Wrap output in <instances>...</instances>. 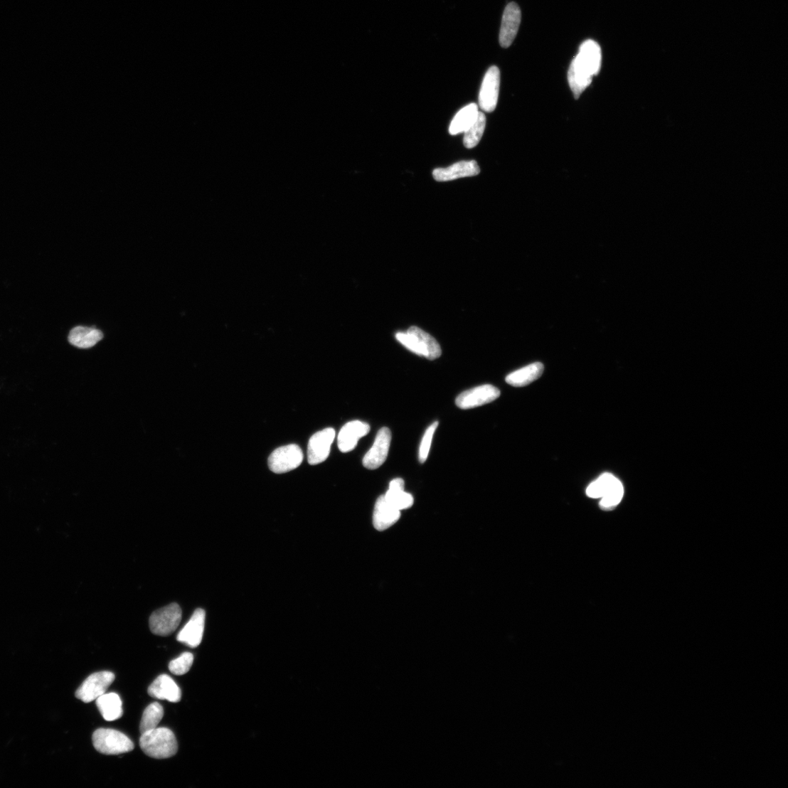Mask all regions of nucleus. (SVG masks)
<instances>
[{"instance_id": "423d86ee", "label": "nucleus", "mask_w": 788, "mask_h": 788, "mask_svg": "<svg viewBox=\"0 0 788 788\" xmlns=\"http://www.w3.org/2000/svg\"><path fill=\"white\" fill-rule=\"evenodd\" d=\"M301 447L294 444L277 448L270 455L268 464L272 472L282 474L298 468L303 462Z\"/></svg>"}, {"instance_id": "20e7f679", "label": "nucleus", "mask_w": 788, "mask_h": 788, "mask_svg": "<svg viewBox=\"0 0 788 788\" xmlns=\"http://www.w3.org/2000/svg\"><path fill=\"white\" fill-rule=\"evenodd\" d=\"M92 742L99 752L107 755L129 752L134 748L129 738L114 729H97L93 734Z\"/></svg>"}, {"instance_id": "f03ea898", "label": "nucleus", "mask_w": 788, "mask_h": 788, "mask_svg": "<svg viewBox=\"0 0 788 788\" xmlns=\"http://www.w3.org/2000/svg\"><path fill=\"white\" fill-rule=\"evenodd\" d=\"M139 745L147 755L156 759L171 757L179 750L174 733L166 728H156L142 735Z\"/></svg>"}, {"instance_id": "1a4fd4ad", "label": "nucleus", "mask_w": 788, "mask_h": 788, "mask_svg": "<svg viewBox=\"0 0 788 788\" xmlns=\"http://www.w3.org/2000/svg\"><path fill=\"white\" fill-rule=\"evenodd\" d=\"M335 435L334 429L327 428L316 433L309 439L307 447V460L309 464L317 465L328 459Z\"/></svg>"}, {"instance_id": "4468645a", "label": "nucleus", "mask_w": 788, "mask_h": 788, "mask_svg": "<svg viewBox=\"0 0 788 788\" xmlns=\"http://www.w3.org/2000/svg\"><path fill=\"white\" fill-rule=\"evenodd\" d=\"M480 173V166L476 161H461L446 168L435 169L433 177L438 182H446L476 176Z\"/></svg>"}, {"instance_id": "0eeeda50", "label": "nucleus", "mask_w": 788, "mask_h": 788, "mask_svg": "<svg viewBox=\"0 0 788 788\" xmlns=\"http://www.w3.org/2000/svg\"><path fill=\"white\" fill-rule=\"evenodd\" d=\"M115 681V674L110 671L94 673L79 687L75 696L83 702L90 703L105 694Z\"/></svg>"}, {"instance_id": "5701e85b", "label": "nucleus", "mask_w": 788, "mask_h": 788, "mask_svg": "<svg viewBox=\"0 0 788 788\" xmlns=\"http://www.w3.org/2000/svg\"><path fill=\"white\" fill-rule=\"evenodd\" d=\"M486 126V117L483 112H479L474 123L464 132V145L471 149L480 143Z\"/></svg>"}, {"instance_id": "2eb2a0df", "label": "nucleus", "mask_w": 788, "mask_h": 788, "mask_svg": "<svg viewBox=\"0 0 788 788\" xmlns=\"http://www.w3.org/2000/svg\"><path fill=\"white\" fill-rule=\"evenodd\" d=\"M371 427L368 424L359 420L348 422L341 430L339 435V447L343 453L351 452L357 445L358 440L368 435Z\"/></svg>"}, {"instance_id": "f8f14e48", "label": "nucleus", "mask_w": 788, "mask_h": 788, "mask_svg": "<svg viewBox=\"0 0 788 788\" xmlns=\"http://www.w3.org/2000/svg\"><path fill=\"white\" fill-rule=\"evenodd\" d=\"M390 442V430L386 427L382 428L378 432L373 447L363 459L364 467L372 470L380 467L388 457Z\"/></svg>"}, {"instance_id": "9b49d317", "label": "nucleus", "mask_w": 788, "mask_h": 788, "mask_svg": "<svg viewBox=\"0 0 788 788\" xmlns=\"http://www.w3.org/2000/svg\"><path fill=\"white\" fill-rule=\"evenodd\" d=\"M521 21V11L519 6L515 3H511L506 6L499 33V43L501 47L506 48L512 45L518 34Z\"/></svg>"}, {"instance_id": "f3484780", "label": "nucleus", "mask_w": 788, "mask_h": 788, "mask_svg": "<svg viewBox=\"0 0 788 788\" xmlns=\"http://www.w3.org/2000/svg\"><path fill=\"white\" fill-rule=\"evenodd\" d=\"M149 695L156 699L167 700L173 703L181 701L182 693L176 682L166 674L160 675L149 686Z\"/></svg>"}, {"instance_id": "cd10ccee", "label": "nucleus", "mask_w": 788, "mask_h": 788, "mask_svg": "<svg viewBox=\"0 0 788 788\" xmlns=\"http://www.w3.org/2000/svg\"><path fill=\"white\" fill-rule=\"evenodd\" d=\"M438 425L439 422L435 421L426 431L423 440L421 441L418 457L419 462L422 464L425 463L428 459L433 437Z\"/></svg>"}, {"instance_id": "b1692460", "label": "nucleus", "mask_w": 788, "mask_h": 788, "mask_svg": "<svg viewBox=\"0 0 788 788\" xmlns=\"http://www.w3.org/2000/svg\"><path fill=\"white\" fill-rule=\"evenodd\" d=\"M164 717V709L158 702L151 703L144 711L139 730L142 735L158 727Z\"/></svg>"}, {"instance_id": "ddd939ff", "label": "nucleus", "mask_w": 788, "mask_h": 788, "mask_svg": "<svg viewBox=\"0 0 788 788\" xmlns=\"http://www.w3.org/2000/svg\"><path fill=\"white\" fill-rule=\"evenodd\" d=\"M206 623V612L203 609L194 611L189 622L179 632L177 640L185 645L195 649L203 640Z\"/></svg>"}, {"instance_id": "aec40b11", "label": "nucleus", "mask_w": 788, "mask_h": 788, "mask_svg": "<svg viewBox=\"0 0 788 788\" xmlns=\"http://www.w3.org/2000/svg\"><path fill=\"white\" fill-rule=\"evenodd\" d=\"M385 497L400 511L411 508L414 503L412 496L405 491V481L402 478H396L390 483Z\"/></svg>"}, {"instance_id": "4be33fe9", "label": "nucleus", "mask_w": 788, "mask_h": 788, "mask_svg": "<svg viewBox=\"0 0 788 788\" xmlns=\"http://www.w3.org/2000/svg\"><path fill=\"white\" fill-rule=\"evenodd\" d=\"M479 112L475 103H471L459 110L449 125L450 134L464 133L476 120Z\"/></svg>"}, {"instance_id": "393cba45", "label": "nucleus", "mask_w": 788, "mask_h": 788, "mask_svg": "<svg viewBox=\"0 0 788 788\" xmlns=\"http://www.w3.org/2000/svg\"><path fill=\"white\" fill-rule=\"evenodd\" d=\"M624 494V489L622 483L618 479L609 488L605 496L601 498L600 508L605 511L612 510L622 501Z\"/></svg>"}, {"instance_id": "39448f33", "label": "nucleus", "mask_w": 788, "mask_h": 788, "mask_svg": "<svg viewBox=\"0 0 788 788\" xmlns=\"http://www.w3.org/2000/svg\"><path fill=\"white\" fill-rule=\"evenodd\" d=\"M182 618L181 607L173 603L155 611L150 617L149 627L155 635L167 637L179 627Z\"/></svg>"}, {"instance_id": "412c9836", "label": "nucleus", "mask_w": 788, "mask_h": 788, "mask_svg": "<svg viewBox=\"0 0 788 788\" xmlns=\"http://www.w3.org/2000/svg\"><path fill=\"white\" fill-rule=\"evenodd\" d=\"M544 371V365L536 362L526 366L506 376V382L514 387H523L540 378Z\"/></svg>"}, {"instance_id": "7ed1b4c3", "label": "nucleus", "mask_w": 788, "mask_h": 788, "mask_svg": "<svg viewBox=\"0 0 788 788\" xmlns=\"http://www.w3.org/2000/svg\"><path fill=\"white\" fill-rule=\"evenodd\" d=\"M396 339L411 352L430 360H435L442 355L441 347L434 337L417 326L397 333Z\"/></svg>"}, {"instance_id": "dca6fc26", "label": "nucleus", "mask_w": 788, "mask_h": 788, "mask_svg": "<svg viewBox=\"0 0 788 788\" xmlns=\"http://www.w3.org/2000/svg\"><path fill=\"white\" fill-rule=\"evenodd\" d=\"M400 516L401 511L393 506L385 495L378 497L373 513V525L378 531L389 528L400 520Z\"/></svg>"}, {"instance_id": "a211bd4d", "label": "nucleus", "mask_w": 788, "mask_h": 788, "mask_svg": "<svg viewBox=\"0 0 788 788\" xmlns=\"http://www.w3.org/2000/svg\"><path fill=\"white\" fill-rule=\"evenodd\" d=\"M103 339L102 332L95 328L77 326L70 331L68 340L73 346L82 349L94 347Z\"/></svg>"}, {"instance_id": "f257e3e1", "label": "nucleus", "mask_w": 788, "mask_h": 788, "mask_svg": "<svg viewBox=\"0 0 788 788\" xmlns=\"http://www.w3.org/2000/svg\"><path fill=\"white\" fill-rule=\"evenodd\" d=\"M601 66L600 46L593 40L582 43L568 71L570 86L576 99L590 86L593 77L600 73Z\"/></svg>"}, {"instance_id": "6e6552de", "label": "nucleus", "mask_w": 788, "mask_h": 788, "mask_svg": "<svg viewBox=\"0 0 788 788\" xmlns=\"http://www.w3.org/2000/svg\"><path fill=\"white\" fill-rule=\"evenodd\" d=\"M500 396V390L492 385H483L464 391L457 398V405L463 410L491 403Z\"/></svg>"}, {"instance_id": "9d476101", "label": "nucleus", "mask_w": 788, "mask_h": 788, "mask_svg": "<svg viewBox=\"0 0 788 788\" xmlns=\"http://www.w3.org/2000/svg\"><path fill=\"white\" fill-rule=\"evenodd\" d=\"M500 87V71L496 66L491 67L485 75L479 95V106L487 112L496 107Z\"/></svg>"}, {"instance_id": "6ab92c4d", "label": "nucleus", "mask_w": 788, "mask_h": 788, "mask_svg": "<svg viewBox=\"0 0 788 788\" xmlns=\"http://www.w3.org/2000/svg\"><path fill=\"white\" fill-rule=\"evenodd\" d=\"M96 705L107 721H115L123 716L122 701L115 693L103 694L96 700Z\"/></svg>"}, {"instance_id": "a878e982", "label": "nucleus", "mask_w": 788, "mask_h": 788, "mask_svg": "<svg viewBox=\"0 0 788 788\" xmlns=\"http://www.w3.org/2000/svg\"><path fill=\"white\" fill-rule=\"evenodd\" d=\"M617 479L613 474L605 473L587 487L586 494L590 498H602Z\"/></svg>"}, {"instance_id": "bb28decb", "label": "nucleus", "mask_w": 788, "mask_h": 788, "mask_svg": "<svg viewBox=\"0 0 788 788\" xmlns=\"http://www.w3.org/2000/svg\"><path fill=\"white\" fill-rule=\"evenodd\" d=\"M193 663V656L191 653H184L179 658L169 664V669L175 675L181 676L189 671Z\"/></svg>"}]
</instances>
